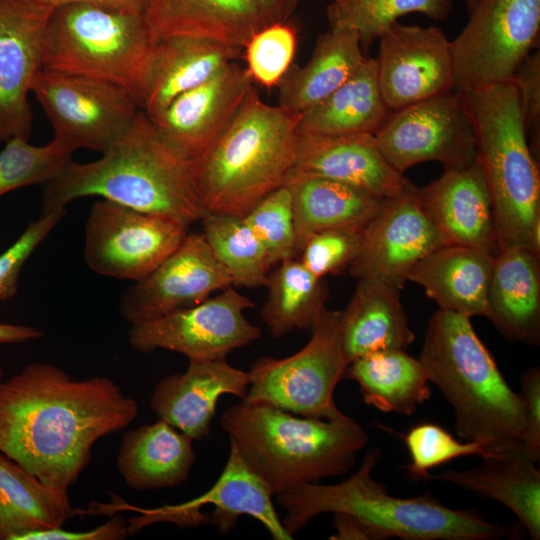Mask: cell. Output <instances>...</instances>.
Wrapping results in <instances>:
<instances>
[{"mask_svg":"<svg viewBox=\"0 0 540 540\" xmlns=\"http://www.w3.org/2000/svg\"><path fill=\"white\" fill-rule=\"evenodd\" d=\"M524 448L483 458L479 466L446 469L429 479L456 485L509 508L533 540L540 538V471Z\"/></svg>","mask_w":540,"mask_h":540,"instance_id":"obj_28","label":"cell"},{"mask_svg":"<svg viewBox=\"0 0 540 540\" xmlns=\"http://www.w3.org/2000/svg\"><path fill=\"white\" fill-rule=\"evenodd\" d=\"M333 526L336 533L331 535L330 539L368 540L367 535L360 523L347 513H333Z\"/></svg>","mask_w":540,"mask_h":540,"instance_id":"obj_49","label":"cell"},{"mask_svg":"<svg viewBox=\"0 0 540 540\" xmlns=\"http://www.w3.org/2000/svg\"><path fill=\"white\" fill-rule=\"evenodd\" d=\"M242 218L265 248L272 265L298 257L291 195L285 186L268 194Z\"/></svg>","mask_w":540,"mask_h":540,"instance_id":"obj_40","label":"cell"},{"mask_svg":"<svg viewBox=\"0 0 540 540\" xmlns=\"http://www.w3.org/2000/svg\"><path fill=\"white\" fill-rule=\"evenodd\" d=\"M53 9L36 0H0V144L30 137L28 94L43 68L44 34Z\"/></svg>","mask_w":540,"mask_h":540,"instance_id":"obj_19","label":"cell"},{"mask_svg":"<svg viewBox=\"0 0 540 540\" xmlns=\"http://www.w3.org/2000/svg\"><path fill=\"white\" fill-rule=\"evenodd\" d=\"M192 442L189 436L158 419L123 435L117 469L134 490L178 486L189 479L196 460Z\"/></svg>","mask_w":540,"mask_h":540,"instance_id":"obj_30","label":"cell"},{"mask_svg":"<svg viewBox=\"0 0 540 540\" xmlns=\"http://www.w3.org/2000/svg\"><path fill=\"white\" fill-rule=\"evenodd\" d=\"M364 227H337L310 235L300 261L315 276L324 278L348 268L361 246Z\"/></svg>","mask_w":540,"mask_h":540,"instance_id":"obj_43","label":"cell"},{"mask_svg":"<svg viewBox=\"0 0 540 540\" xmlns=\"http://www.w3.org/2000/svg\"><path fill=\"white\" fill-rule=\"evenodd\" d=\"M378 39V83L391 111L454 90L451 41L441 29L395 22Z\"/></svg>","mask_w":540,"mask_h":540,"instance_id":"obj_18","label":"cell"},{"mask_svg":"<svg viewBox=\"0 0 540 540\" xmlns=\"http://www.w3.org/2000/svg\"><path fill=\"white\" fill-rule=\"evenodd\" d=\"M153 44L144 14L65 4L54 7L48 20L43 68L114 84L138 102L141 71Z\"/></svg>","mask_w":540,"mask_h":540,"instance_id":"obj_8","label":"cell"},{"mask_svg":"<svg viewBox=\"0 0 540 540\" xmlns=\"http://www.w3.org/2000/svg\"><path fill=\"white\" fill-rule=\"evenodd\" d=\"M220 426L273 495L347 473L369 442L365 429L347 415L298 417L265 402L229 406Z\"/></svg>","mask_w":540,"mask_h":540,"instance_id":"obj_5","label":"cell"},{"mask_svg":"<svg viewBox=\"0 0 540 540\" xmlns=\"http://www.w3.org/2000/svg\"><path fill=\"white\" fill-rule=\"evenodd\" d=\"M524 418L523 448L535 463L540 460V368L530 367L520 375Z\"/></svg>","mask_w":540,"mask_h":540,"instance_id":"obj_46","label":"cell"},{"mask_svg":"<svg viewBox=\"0 0 540 540\" xmlns=\"http://www.w3.org/2000/svg\"><path fill=\"white\" fill-rule=\"evenodd\" d=\"M72 514L68 491L47 485L0 452V540L63 527Z\"/></svg>","mask_w":540,"mask_h":540,"instance_id":"obj_33","label":"cell"},{"mask_svg":"<svg viewBox=\"0 0 540 540\" xmlns=\"http://www.w3.org/2000/svg\"><path fill=\"white\" fill-rule=\"evenodd\" d=\"M445 245L423 210L418 188L410 183L385 198L364 226L361 246L348 266L355 279H378L402 289L411 269L426 255Z\"/></svg>","mask_w":540,"mask_h":540,"instance_id":"obj_15","label":"cell"},{"mask_svg":"<svg viewBox=\"0 0 540 540\" xmlns=\"http://www.w3.org/2000/svg\"><path fill=\"white\" fill-rule=\"evenodd\" d=\"M333 1H336V0H333Z\"/></svg>","mask_w":540,"mask_h":540,"instance_id":"obj_54","label":"cell"},{"mask_svg":"<svg viewBox=\"0 0 540 540\" xmlns=\"http://www.w3.org/2000/svg\"><path fill=\"white\" fill-rule=\"evenodd\" d=\"M540 254L523 247L494 257L485 317L507 340L540 343Z\"/></svg>","mask_w":540,"mask_h":540,"instance_id":"obj_26","label":"cell"},{"mask_svg":"<svg viewBox=\"0 0 540 540\" xmlns=\"http://www.w3.org/2000/svg\"><path fill=\"white\" fill-rule=\"evenodd\" d=\"M367 58L357 32L332 29L321 34L310 60L290 67L278 84V105L303 113L346 82Z\"/></svg>","mask_w":540,"mask_h":540,"instance_id":"obj_32","label":"cell"},{"mask_svg":"<svg viewBox=\"0 0 540 540\" xmlns=\"http://www.w3.org/2000/svg\"><path fill=\"white\" fill-rule=\"evenodd\" d=\"M273 22H287L300 0H256Z\"/></svg>","mask_w":540,"mask_h":540,"instance_id":"obj_51","label":"cell"},{"mask_svg":"<svg viewBox=\"0 0 540 540\" xmlns=\"http://www.w3.org/2000/svg\"><path fill=\"white\" fill-rule=\"evenodd\" d=\"M2 380V369L0 367V381Z\"/></svg>","mask_w":540,"mask_h":540,"instance_id":"obj_53","label":"cell"},{"mask_svg":"<svg viewBox=\"0 0 540 540\" xmlns=\"http://www.w3.org/2000/svg\"><path fill=\"white\" fill-rule=\"evenodd\" d=\"M201 222V233L214 257L231 277L233 286H265L272 263L243 218L207 212Z\"/></svg>","mask_w":540,"mask_h":540,"instance_id":"obj_37","label":"cell"},{"mask_svg":"<svg viewBox=\"0 0 540 540\" xmlns=\"http://www.w3.org/2000/svg\"><path fill=\"white\" fill-rule=\"evenodd\" d=\"M233 286L202 233H187L180 245L121 296L119 311L131 325L199 304Z\"/></svg>","mask_w":540,"mask_h":540,"instance_id":"obj_17","label":"cell"},{"mask_svg":"<svg viewBox=\"0 0 540 540\" xmlns=\"http://www.w3.org/2000/svg\"><path fill=\"white\" fill-rule=\"evenodd\" d=\"M284 186L291 195L297 256L307 238L318 231L364 227L384 200L359 188L294 170Z\"/></svg>","mask_w":540,"mask_h":540,"instance_id":"obj_31","label":"cell"},{"mask_svg":"<svg viewBox=\"0 0 540 540\" xmlns=\"http://www.w3.org/2000/svg\"><path fill=\"white\" fill-rule=\"evenodd\" d=\"M380 451L365 454L359 469L343 482L331 485L307 483L275 494L286 511L281 520L290 536L312 518L324 513L343 512L355 518L368 540H491L510 535L472 510L447 507L429 493L400 498L388 493L372 471Z\"/></svg>","mask_w":540,"mask_h":540,"instance_id":"obj_3","label":"cell"},{"mask_svg":"<svg viewBox=\"0 0 540 540\" xmlns=\"http://www.w3.org/2000/svg\"><path fill=\"white\" fill-rule=\"evenodd\" d=\"M469 12L451 41L460 93L508 81L539 39L540 0H476Z\"/></svg>","mask_w":540,"mask_h":540,"instance_id":"obj_10","label":"cell"},{"mask_svg":"<svg viewBox=\"0 0 540 540\" xmlns=\"http://www.w3.org/2000/svg\"><path fill=\"white\" fill-rule=\"evenodd\" d=\"M494 257L482 249L443 245L422 258L407 281L420 285L441 309L485 316Z\"/></svg>","mask_w":540,"mask_h":540,"instance_id":"obj_29","label":"cell"},{"mask_svg":"<svg viewBox=\"0 0 540 540\" xmlns=\"http://www.w3.org/2000/svg\"><path fill=\"white\" fill-rule=\"evenodd\" d=\"M468 10L470 11L474 6L476 0H465Z\"/></svg>","mask_w":540,"mask_h":540,"instance_id":"obj_52","label":"cell"},{"mask_svg":"<svg viewBox=\"0 0 540 540\" xmlns=\"http://www.w3.org/2000/svg\"><path fill=\"white\" fill-rule=\"evenodd\" d=\"M138 410L108 377L73 380L57 366L31 363L0 381V452L68 491L95 443L128 427Z\"/></svg>","mask_w":540,"mask_h":540,"instance_id":"obj_1","label":"cell"},{"mask_svg":"<svg viewBox=\"0 0 540 540\" xmlns=\"http://www.w3.org/2000/svg\"><path fill=\"white\" fill-rule=\"evenodd\" d=\"M143 14L153 43L186 36L244 49L273 23L256 0H147Z\"/></svg>","mask_w":540,"mask_h":540,"instance_id":"obj_25","label":"cell"},{"mask_svg":"<svg viewBox=\"0 0 540 540\" xmlns=\"http://www.w3.org/2000/svg\"><path fill=\"white\" fill-rule=\"evenodd\" d=\"M297 34L288 22H273L257 31L243 51L253 83L268 89L278 86L291 67Z\"/></svg>","mask_w":540,"mask_h":540,"instance_id":"obj_42","label":"cell"},{"mask_svg":"<svg viewBox=\"0 0 540 540\" xmlns=\"http://www.w3.org/2000/svg\"><path fill=\"white\" fill-rule=\"evenodd\" d=\"M43 335V331L33 326L0 323V345L24 343Z\"/></svg>","mask_w":540,"mask_h":540,"instance_id":"obj_50","label":"cell"},{"mask_svg":"<svg viewBox=\"0 0 540 540\" xmlns=\"http://www.w3.org/2000/svg\"><path fill=\"white\" fill-rule=\"evenodd\" d=\"M385 160L399 173L427 161L445 170L476 160V135L462 93L451 90L392 111L374 134Z\"/></svg>","mask_w":540,"mask_h":540,"instance_id":"obj_12","label":"cell"},{"mask_svg":"<svg viewBox=\"0 0 540 540\" xmlns=\"http://www.w3.org/2000/svg\"><path fill=\"white\" fill-rule=\"evenodd\" d=\"M65 214L66 209L40 214V217L30 222L18 239L0 254V301L16 294L24 264Z\"/></svg>","mask_w":540,"mask_h":540,"instance_id":"obj_44","label":"cell"},{"mask_svg":"<svg viewBox=\"0 0 540 540\" xmlns=\"http://www.w3.org/2000/svg\"><path fill=\"white\" fill-rule=\"evenodd\" d=\"M274 496L261 478L249 467L234 444L226 465L215 484L201 496L179 505L139 509L142 516L130 520L129 532L156 522H171L185 529L212 524L227 534L238 518L248 515L259 521L275 540H291L273 505ZM133 508V507H132Z\"/></svg>","mask_w":540,"mask_h":540,"instance_id":"obj_16","label":"cell"},{"mask_svg":"<svg viewBox=\"0 0 540 540\" xmlns=\"http://www.w3.org/2000/svg\"><path fill=\"white\" fill-rule=\"evenodd\" d=\"M265 287L267 299L260 315L274 338L296 329L310 331L329 297L325 279L312 274L297 258L278 263Z\"/></svg>","mask_w":540,"mask_h":540,"instance_id":"obj_36","label":"cell"},{"mask_svg":"<svg viewBox=\"0 0 540 540\" xmlns=\"http://www.w3.org/2000/svg\"><path fill=\"white\" fill-rule=\"evenodd\" d=\"M418 196L445 245L499 252L491 195L477 160L465 168L444 170L418 188Z\"/></svg>","mask_w":540,"mask_h":540,"instance_id":"obj_22","label":"cell"},{"mask_svg":"<svg viewBox=\"0 0 540 540\" xmlns=\"http://www.w3.org/2000/svg\"><path fill=\"white\" fill-rule=\"evenodd\" d=\"M51 7H58L70 3H87L107 9L133 13L143 14L147 0H36Z\"/></svg>","mask_w":540,"mask_h":540,"instance_id":"obj_48","label":"cell"},{"mask_svg":"<svg viewBox=\"0 0 540 540\" xmlns=\"http://www.w3.org/2000/svg\"><path fill=\"white\" fill-rule=\"evenodd\" d=\"M344 376L358 383L366 404L382 412L410 416L431 397L421 361L405 349L359 357L348 364Z\"/></svg>","mask_w":540,"mask_h":540,"instance_id":"obj_35","label":"cell"},{"mask_svg":"<svg viewBox=\"0 0 540 540\" xmlns=\"http://www.w3.org/2000/svg\"><path fill=\"white\" fill-rule=\"evenodd\" d=\"M128 534V526L124 519L114 517L89 531L74 532L59 527L28 533L22 540H118Z\"/></svg>","mask_w":540,"mask_h":540,"instance_id":"obj_47","label":"cell"},{"mask_svg":"<svg viewBox=\"0 0 540 540\" xmlns=\"http://www.w3.org/2000/svg\"><path fill=\"white\" fill-rule=\"evenodd\" d=\"M344 183L380 198L392 197L411 182L381 154L373 134L300 133L293 169Z\"/></svg>","mask_w":540,"mask_h":540,"instance_id":"obj_23","label":"cell"},{"mask_svg":"<svg viewBox=\"0 0 540 540\" xmlns=\"http://www.w3.org/2000/svg\"><path fill=\"white\" fill-rule=\"evenodd\" d=\"M87 196H100L187 227L207 213L192 163L158 134L143 110L100 159L88 163L71 159L43 184L41 214L66 209L71 201Z\"/></svg>","mask_w":540,"mask_h":540,"instance_id":"obj_2","label":"cell"},{"mask_svg":"<svg viewBox=\"0 0 540 540\" xmlns=\"http://www.w3.org/2000/svg\"><path fill=\"white\" fill-rule=\"evenodd\" d=\"M452 7V0H336L329 5L327 17L330 28L357 32L365 52L399 17L421 13L441 21Z\"/></svg>","mask_w":540,"mask_h":540,"instance_id":"obj_38","label":"cell"},{"mask_svg":"<svg viewBox=\"0 0 540 540\" xmlns=\"http://www.w3.org/2000/svg\"><path fill=\"white\" fill-rule=\"evenodd\" d=\"M411 462L404 466L415 479H429V470L453 459L478 455L488 457L485 447L471 441H460L436 423L423 422L402 435Z\"/></svg>","mask_w":540,"mask_h":540,"instance_id":"obj_41","label":"cell"},{"mask_svg":"<svg viewBox=\"0 0 540 540\" xmlns=\"http://www.w3.org/2000/svg\"><path fill=\"white\" fill-rule=\"evenodd\" d=\"M185 372L171 374L155 385L150 407L158 416L193 441L206 438L222 395L245 399L250 373L226 359H188Z\"/></svg>","mask_w":540,"mask_h":540,"instance_id":"obj_21","label":"cell"},{"mask_svg":"<svg viewBox=\"0 0 540 540\" xmlns=\"http://www.w3.org/2000/svg\"><path fill=\"white\" fill-rule=\"evenodd\" d=\"M253 84L246 67L234 61L149 118L158 134L193 163L225 132Z\"/></svg>","mask_w":540,"mask_h":540,"instance_id":"obj_20","label":"cell"},{"mask_svg":"<svg viewBox=\"0 0 540 540\" xmlns=\"http://www.w3.org/2000/svg\"><path fill=\"white\" fill-rule=\"evenodd\" d=\"M341 311L325 308L298 352L278 359L264 356L251 369L244 401L265 402L301 417L339 419L334 391L348 366L340 329Z\"/></svg>","mask_w":540,"mask_h":540,"instance_id":"obj_9","label":"cell"},{"mask_svg":"<svg viewBox=\"0 0 540 540\" xmlns=\"http://www.w3.org/2000/svg\"><path fill=\"white\" fill-rule=\"evenodd\" d=\"M188 228L101 198L91 206L85 224L84 258L100 275L137 281L180 245Z\"/></svg>","mask_w":540,"mask_h":540,"instance_id":"obj_13","label":"cell"},{"mask_svg":"<svg viewBox=\"0 0 540 540\" xmlns=\"http://www.w3.org/2000/svg\"><path fill=\"white\" fill-rule=\"evenodd\" d=\"M400 290L378 279H358L341 311V338L348 363L377 351L405 349L413 343L415 335Z\"/></svg>","mask_w":540,"mask_h":540,"instance_id":"obj_27","label":"cell"},{"mask_svg":"<svg viewBox=\"0 0 540 540\" xmlns=\"http://www.w3.org/2000/svg\"><path fill=\"white\" fill-rule=\"evenodd\" d=\"M4 144L0 151V196L25 186L45 184L72 159V152L55 139L35 146L15 137Z\"/></svg>","mask_w":540,"mask_h":540,"instance_id":"obj_39","label":"cell"},{"mask_svg":"<svg viewBox=\"0 0 540 540\" xmlns=\"http://www.w3.org/2000/svg\"><path fill=\"white\" fill-rule=\"evenodd\" d=\"M31 92L70 152L109 150L128 131L141 110L136 99L114 84L42 68Z\"/></svg>","mask_w":540,"mask_h":540,"instance_id":"obj_11","label":"cell"},{"mask_svg":"<svg viewBox=\"0 0 540 540\" xmlns=\"http://www.w3.org/2000/svg\"><path fill=\"white\" fill-rule=\"evenodd\" d=\"M301 116L267 104L250 87L225 132L192 163L207 212L243 217L284 186L294 167Z\"/></svg>","mask_w":540,"mask_h":540,"instance_id":"obj_6","label":"cell"},{"mask_svg":"<svg viewBox=\"0 0 540 540\" xmlns=\"http://www.w3.org/2000/svg\"><path fill=\"white\" fill-rule=\"evenodd\" d=\"M516 87L530 149L539 159L540 135V53L530 52L509 79Z\"/></svg>","mask_w":540,"mask_h":540,"instance_id":"obj_45","label":"cell"},{"mask_svg":"<svg viewBox=\"0 0 540 540\" xmlns=\"http://www.w3.org/2000/svg\"><path fill=\"white\" fill-rule=\"evenodd\" d=\"M243 49L197 37H171L152 45L137 89L141 110L153 117L177 96L241 57Z\"/></svg>","mask_w":540,"mask_h":540,"instance_id":"obj_24","label":"cell"},{"mask_svg":"<svg viewBox=\"0 0 540 540\" xmlns=\"http://www.w3.org/2000/svg\"><path fill=\"white\" fill-rule=\"evenodd\" d=\"M252 307L250 298L230 286L194 306L131 325L128 342L140 353L163 349L188 359H226L261 336L244 315Z\"/></svg>","mask_w":540,"mask_h":540,"instance_id":"obj_14","label":"cell"},{"mask_svg":"<svg viewBox=\"0 0 540 540\" xmlns=\"http://www.w3.org/2000/svg\"><path fill=\"white\" fill-rule=\"evenodd\" d=\"M473 120L476 160L491 195L499 251L540 254V173L515 85L505 81L462 93Z\"/></svg>","mask_w":540,"mask_h":540,"instance_id":"obj_7","label":"cell"},{"mask_svg":"<svg viewBox=\"0 0 540 540\" xmlns=\"http://www.w3.org/2000/svg\"><path fill=\"white\" fill-rule=\"evenodd\" d=\"M470 319L436 310L419 360L429 382L452 406L458 437L483 445L488 457L506 454L523 447L521 398L504 379Z\"/></svg>","mask_w":540,"mask_h":540,"instance_id":"obj_4","label":"cell"},{"mask_svg":"<svg viewBox=\"0 0 540 540\" xmlns=\"http://www.w3.org/2000/svg\"><path fill=\"white\" fill-rule=\"evenodd\" d=\"M391 113L380 92L376 58L367 57L346 82L302 113L298 130L321 135H374Z\"/></svg>","mask_w":540,"mask_h":540,"instance_id":"obj_34","label":"cell"}]
</instances>
